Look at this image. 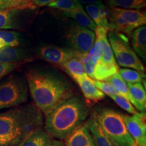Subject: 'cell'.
<instances>
[{
  "instance_id": "31",
  "label": "cell",
  "mask_w": 146,
  "mask_h": 146,
  "mask_svg": "<svg viewBox=\"0 0 146 146\" xmlns=\"http://www.w3.org/2000/svg\"><path fill=\"white\" fill-rule=\"evenodd\" d=\"M95 85L104 94H106L109 97L114 95H118L117 91L115 90V89L111 84L108 82L105 81H94Z\"/></svg>"
},
{
  "instance_id": "35",
  "label": "cell",
  "mask_w": 146,
  "mask_h": 146,
  "mask_svg": "<svg viewBox=\"0 0 146 146\" xmlns=\"http://www.w3.org/2000/svg\"><path fill=\"white\" fill-rule=\"evenodd\" d=\"M51 146H65L64 142L61 140L55 139L52 141V144Z\"/></svg>"
},
{
  "instance_id": "21",
  "label": "cell",
  "mask_w": 146,
  "mask_h": 146,
  "mask_svg": "<svg viewBox=\"0 0 146 146\" xmlns=\"http://www.w3.org/2000/svg\"><path fill=\"white\" fill-rule=\"evenodd\" d=\"M118 71V66L117 64L105 63L100 60L95 66L94 80L98 81H105L111 76L116 74Z\"/></svg>"
},
{
  "instance_id": "26",
  "label": "cell",
  "mask_w": 146,
  "mask_h": 146,
  "mask_svg": "<svg viewBox=\"0 0 146 146\" xmlns=\"http://www.w3.org/2000/svg\"><path fill=\"white\" fill-rule=\"evenodd\" d=\"M118 74L127 83H141L145 81V74L133 69H118Z\"/></svg>"
},
{
  "instance_id": "32",
  "label": "cell",
  "mask_w": 146,
  "mask_h": 146,
  "mask_svg": "<svg viewBox=\"0 0 146 146\" xmlns=\"http://www.w3.org/2000/svg\"><path fill=\"white\" fill-rule=\"evenodd\" d=\"M100 5H89L86 6V10L89 17L94 21L97 27H100V21L99 16Z\"/></svg>"
},
{
  "instance_id": "1",
  "label": "cell",
  "mask_w": 146,
  "mask_h": 146,
  "mask_svg": "<svg viewBox=\"0 0 146 146\" xmlns=\"http://www.w3.org/2000/svg\"><path fill=\"white\" fill-rule=\"evenodd\" d=\"M33 104L44 116L65 100L75 96L74 87L67 78L50 68L29 69L25 74Z\"/></svg>"
},
{
  "instance_id": "23",
  "label": "cell",
  "mask_w": 146,
  "mask_h": 146,
  "mask_svg": "<svg viewBox=\"0 0 146 146\" xmlns=\"http://www.w3.org/2000/svg\"><path fill=\"white\" fill-rule=\"evenodd\" d=\"M105 82H108L111 84L115 89V90L117 91L118 95L127 99L136 108V104L131 96L127 86V83L125 81H123V79L119 76L118 72L109 77L106 80Z\"/></svg>"
},
{
  "instance_id": "9",
  "label": "cell",
  "mask_w": 146,
  "mask_h": 146,
  "mask_svg": "<svg viewBox=\"0 0 146 146\" xmlns=\"http://www.w3.org/2000/svg\"><path fill=\"white\" fill-rule=\"evenodd\" d=\"M37 55L41 59L60 66L71 58H82L85 54H81L72 48L46 45L39 47Z\"/></svg>"
},
{
  "instance_id": "29",
  "label": "cell",
  "mask_w": 146,
  "mask_h": 146,
  "mask_svg": "<svg viewBox=\"0 0 146 146\" xmlns=\"http://www.w3.org/2000/svg\"><path fill=\"white\" fill-rule=\"evenodd\" d=\"M110 97L114 100L116 104L119 106L121 108H123L126 112L130 113L132 115L139 113L138 110L134 107V106L124 97L120 96V95H114V96H111Z\"/></svg>"
},
{
  "instance_id": "12",
  "label": "cell",
  "mask_w": 146,
  "mask_h": 146,
  "mask_svg": "<svg viewBox=\"0 0 146 146\" xmlns=\"http://www.w3.org/2000/svg\"><path fill=\"white\" fill-rule=\"evenodd\" d=\"M115 8V7H114ZM116 12L125 20L131 30L134 31L136 29L145 26L146 14L145 11L133 9L115 8Z\"/></svg>"
},
{
  "instance_id": "4",
  "label": "cell",
  "mask_w": 146,
  "mask_h": 146,
  "mask_svg": "<svg viewBox=\"0 0 146 146\" xmlns=\"http://www.w3.org/2000/svg\"><path fill=\"white\" fill-rule=\"evenodd\" d=\"M91 116L113 146H132L135 141L131 137L123 120V114L112 108L98 107Z\"/></svg>"
},
{
  "instance_id": "34",
  "label": "cell",
  "mask_w": 146,
  "mask_h": 146,
  "mask_svg": "<svg viewBox=\"0 0 146 146\" xmlns=\"http://www.w3.org/2000/svg\"><path fill=\"white\" fill-rule=\"evenodd\" d=\"M80 3L87 5H102L103 4L102 0H77Z\"/></svg>"
},
{
  "instance_id": "8",
  "label": "cell",
  "mask_w": 146,
  "mask_h": 146,
  "mask_svg": "<svg viewBox=\"0 0 146 146\" xmlns=\"http://www.w3.org/2000/svg\"><path fill=\"white\" fill-rule=\"evenodd\" d=\"M71 48L83 54H87L96 40L94 32L78 25H72L67 34Z\"/></svg>"
},
{
  "instance_id": "20",
  "label": "cell",
  "mask_w": 146,
  "mask_h": 146,
  "mask_svg": "<svg viewBox=\"0 0 146 146\" xmlns=\"http://www.w3.org/2000/svg\"><path fill=\"white\" fill-rule=\"evenodd\" d=\"M128 88L136 104V109L140 112H145L146 108L145 90L141 83H127Z\"/></svg>"
},
{
  "instance_id": "18",
  "label": "cell",
  "mask_w": 146,
  "mask_h": 146,
  "mask_svg": "<svg viewBox=\"0 0 146 146\" xmlns=\"http://www.w3.org/2000/svg\"><path fill=\"white\" fill-rule=\"evenodd\" d=\"M84 125L91 133L95 146H113L92 116H91L90 118L85 122Z\"/></svg>"
},
{
  "instance_id": "27",
  "label": "cell",
  "mask_w": 146,
  "mask_h": 146,
  "mask_svg": "<svg viewBox=\"0 0 146 146\" xmlns=\"http://www.w3.org/2000/svg\"><path fill=\"white\" fill-rule=\"evenodd\" d=\"M0 39L5 44V47H16L23 43L19 33L14 31L0 30Z\"/></svg>"
},
{
  "instance_id": "19",
  "label": "cell",
  "mask_w": 146,
  "mask_h": 146,
  "mask_svg": "<svg viewBox=\"0 0 146 146\" xmlns=\"http://www.w3.org/2000/svg\"><path fill=\"white\" fill-rule=\"evenodd\" d=\"M52 137L43 128L29 136L18 146H51Z\"/></svg>"
},
{
  "instance_id": "5",
  "label": "cell",
  "mask_w": 146,
  "mask_h": 146,
  "mask_svg": "<svg viewBox=\"0 0 146 146\" xmlns=\"http://www.w3.org/2000/svg\"><path fill=\"white\" fill-rule=\"evenodd\" d=\"M28 97L25 76L14 73L0 81V110L23 105L28 100Z\"/></svg>"
},
{
  "instance_id": "3",
  "label": "cell",
  "mask_w": 146,
  "mask_h": 146,
  "mask_svg": "<svg viewBox=\"0 0 146 146\" xmlns=\"http://www.w3.org/2000/svg\"><path fill=\"white\" fill-rule=\"evenodd\" d=\"M89 110L82 97L75 95L65 100L45 116V131L52 137L65 139L83 125Z\"/></svg>"
},
{
  "instance_id": "33",
  "label": "cell",
  "mask_w": 146,
  "mask_h": 146,
  "mask_svg": "<svg viewBox=\"0 0 146 146\" xmlns=\"http://www.w3.org/2000/svg\"><path fill=\"white\" fill-rule=\"evenodd\" d=\"M56 1H57V0H31L32 3L35 5L36 8L48 5Z\"/></svg>"
},
{
  "instance_id": "13",
  "label": "cell",
  "mask_w": 146,
  "mask_h": 146,
  "mask_svg": "<svg viewBox=\"0 0 146 146\" xmlns=\"http://www.w3.org/2000/svg\"><path fill=\"white\" fill-rule=\"evenodd\" d=\"M75 81L79 86L85 99L89 101L96 102L105 98V94L95 85L94 80L87 75L78 78Z\"/></svg>"
},
{
  "instance_id": "30",
  "label": "cell",
  "mask_w": 146,
  "mask_h": 146,
  "mask_svg": "<svg viewBox=\"0 0 146 146\" xmlns=\"http://www.w3.org/2000/svg\"><path fill=\"white\" fill-rule=\"evenodd\" d=\"M22 63L0 62V81L21 66Z\"/></svg>"
},
{
  "instance_id": "11",
  "label": "cell",
  "mask_w": 146,
  "mask_h": 146,
  "mask_svg": "<svg viewBox=\"0 0 146 146\" xmlns=\"http://www.w3.org/2000/svg\"><path fill=\"white\" fill-rule=\"evenodd\" d=\"M65 146H95L91 133L82 125L65 139Z\"/></svg>"
},
{
  "instance_id": "7",
  "label": "cell",
  "mask_w": 146,
  "mask_h": 146,
  "mask_svg": "<svg viewBox=\"0 0 146 146\" xmlns=\"http://www.w3.org/2000/svg\"><path fill=\"white\" fill-rule=\"evenodd\" d=\"M35 10L13 9L1 11L0 12V30L25 29L36 16Z\"/></svg>"
},
{
  "instance_id": "36",
  "label": "cell",
  "mask_w": 146,
  "mask_h": 146,
  "mask_svg": "<svg viewBox=\"0 0 146 146\" xmlns=\"http://www.w3.org/2000/svg\"><path fill=\"white\" fill-rule=\"evenodd\" d=\"M132 146H142V145H139L138 143H137L135 141L134 142V143H133V145Z\"/></svg>"
},
{
  "instance_id": "2",
  "label": "cell",
  "mask_w": 146,
  "mask_h": 146,
  "mask_svg": "<svg viewBox=\"0 0 146 146\" xmlns=\"http://www.w3.org/2000/svg\"><path fill=\"white\" fill-rule=\"evenodd\" d=\"M43 127V114L33 103L0 113V146H18Z\"/></svg>"
},
{
  "instance_id": "10",
  "label": "cell",
  "mask_w": 146,
  "mask_h": 146,
  "mask_svg": "<svg viewBox=\"0 0 146 146\" xmlns=\"http://www.w3.org/2000/svg\"><path fill=\"white\" fill-rule=\"evenodd\" d=\"M125 126L131 137L139 145L146 146L145 112L129 116L123 114Z\"/></svg>"
},
{
  "instance_id": "15",
  "label": "cell",
  "mask_w": 146,
  "mask_h": 146,
  "mask_svg": "<svg viewBox=\"0 0 146 146\" xmlns=\"http://www.w3.org/2000/svg\"><path fill=\"white\" fill-rule=\"evenodd\" d=\"M108 29L102 27H97L94 33L96 37L99 38L101 42L102 56L100 60L105 63L117 64L108 39Z\"/></svg>"
},
{
  "instance_id": "25",
  "label": "cell",
  "mask_w": 146,
  "mask_h": 146,
  "mask_svg": "<svg viewBox=\"0 0 146 146\" xmlns=\"http://www.w3.org/2000/svg\"><path fill=\"white\" fill-rule=\"evenodd\" d=\"M106 1L109 6L124 9L141 10L146 5V0H106Z\"/></svg>"
},
{
  "instance_id": "37",
  "label": "cell",
  "mask_w": 146,
  "mask_h": 146,
  "mask_svg": "<svg viewBox=\"0 0 146 146\" xmlns=\"http://www.w3.org/2000/svg\"></svg>"
},
{
  "instance_id": "16",
  "label": "cell",
  "mask_w": 146,
  "mask_h": 146,
  "mask_svg": "<svg viewBox=\"0 0 146 146\" xmlns=\"http://www.w3.org/2000/svg\"><path fill=\"white\" fill-rule=\"evenodd\" d=\"M61 14L66 17L74 19L79 26L90 29L92 31H96L97 27L96 24L91 19L87 12L84 10L83 6L72 10L62 11Z\"/></svg>"
},
{
  "instance_id": "24",
  "label": "cell",
  "mask_w": 146,
  "mask_h": 146,
  "mask_svg": "<svg viewBox=\"0 0 146 146\" xmlns=\"http://www.w3.org/2000/svg\"><path fill=\"white\" fill-rule=\"evenodd\" d=\"M13 9H31L36 7L31 0H0V12Z\"/></svg>"
},
{
  "instance_id": "22",
  "label": "cell",
  "mask_w": 146,
  "mask_h": 146,
  "mask_svg": "<svg viewBox=\"0 0 146 146\" xmlns=\"http://www.w3.org/2000/svg\"><path fill=\"white\" fill-rule=\"evenodd\" d=\"M81 58H72L60 66V67L66 72L68 73L74 81L78 78L87 76L85 68L81 61Z\"/></svg>"
},
{
  "instance_id": "6",
  "label": "cell",
  "mask_w": 146,
  "mask_h": 146,
  "mask_svg": "<svg viewBox=\"0 0 146 146\" xmlns=\"http://www.w3.org/2000/svg\"><path fill=\"white\" fill-rule=\"evenodd\" d=\"M108 37L118 65L142 72H145V67L131 47L127 36L115 31H108Z\"/></svg>"
},
{
  "instance_id": "17",
  "label": "cell",
  "mask_w": 146,
  "mask_h": 146,
  "mask_svg": "<svg viewBox=\"0 0 146 146\" xmlns=\"http://www.w3.org/2000/svg\"><path fill=\"white\" fill-rule=\"evenodd\" d=\"M133 50L144 62L146 61V27L136 29L132 35Z\"/></svg>"
},
{
  "instance_id": "14",
  "label": "cell",
  "mask_w": 146,
  "mask_h": 146,
  "mask_svg": "<svg viewBox=\"0 0 146 146\" xmlns=\"http://www.w3.org/2000/svg\"><path fill=\"white\" fill-rule=\"evenodd\" d=\"M30 60L31 57L29 52L21 47H5L0 49V62L23 64Z\"/></svg>"
},
{
  "instance_id": "28",
  "label": "cell",
  "mask_w": 146,
  "mask_h": 146,
  "mask_svg": "<svg viewBox=\"0 0 146 146\" xmlns=\"http://www.w3.org/2000/svg\"><path fill=\"white\" fill-rule=\"evenodd\" d=\"M47 6L61 11H68L80 8L82 5L77 0H57Z\"/></svg>"
}]
</instances>
